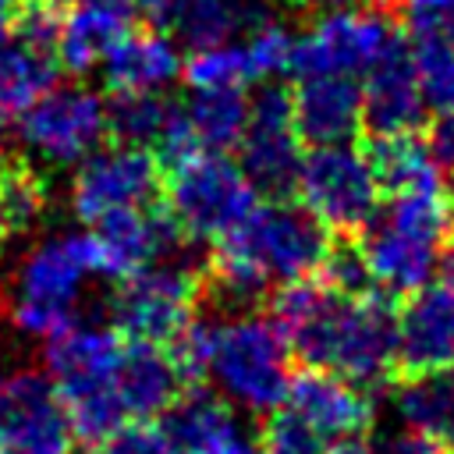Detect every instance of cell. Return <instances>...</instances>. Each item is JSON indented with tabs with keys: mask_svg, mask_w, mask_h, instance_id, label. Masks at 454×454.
Wrapping results in <instances>:
<instances>
[{
	"mask_svg": "<svg viewBox=\"0 0 454 454\" xmlns=\"http://www.w3.org/2000/svg\"><path fill=\"white\" fill-rule=\"evenodd\" d=\"M291 355L358 387H376L397 369V312L383 291L348 294L319 273L287 280L270 301Z\"/></svg>",
	"mask_w": 454,
	"mask_h": 454,
	"instance_id": "1",
	"label": "cell"
},
{
	"mask_svg": "<svg viewBox=\"0 0 454 454\" xmlns=\"http://www.w3.org/2000/svg\"><path fill=\"white\" fill-rule=\"evenodd\" d=\"M330 231L305 209L280 199L255 202L213 248L206 287L227 309H248L266 298L270 284L316 277L330 259Z\"/></svg>",
	"mask_w": 454,
	"mask_h": 454,
	"instance_id": "2",
	"label": "cell"
},
{
	"mask_svg": "<svg viewBox=\"0 0 454 454\" xmlns=\"http://www.w3.org/2000/svg\"><path fill=\"white\" fill-rule=\"evenodd\" d=\"M124 333L110 326H67L46 344V372L60 394L67 422L78 440L99 443L114 433L128 411L117 394V358Z\"/></svg>",
	"mask_w": 454,
	"mask_h": 454,
	"instance_id": "3",
	"label": "cell"
},
{
	"mask_svg": "<svg viewBox=\"0 0 454 454\" xmlns=\"http://www.w3.org/2000/svg\"><path fill=\"white\" fill-rule=\"evenodd\" d=\"M291 376V344L273 319L252 312L213 319L206 380L216 383L223 401L270 415L284 404Z\"/></svg>",
	"mask_w": 454,
	"mask_h": 454,
	"instance_id": "4",
	"label": "cell"
},
{
	"mask_svg": "<svg viewBox=\"0 0 454 454\" xmlns=\"http://www.w3.org/2000/svg\"><path fill=\"white\" fill-rule=\"evenodd\" d=\"M163 163V209L184 241H220L255 206V184L223 149H188Z\"/></svg>",
	"mask_w": 454,
	"mask_h": 454,
	"instance_id": "5",
	"label": "cell"
},
{
	"mask_svg": "<svg viewBox=\"0 0 454 454\" xmlns=\"http://www.w3.org/2000/svg\"><path fill=\"white\" fill-rule=\"evenodd\" d=\"M447 195H394L387 209L365 223L362 259L376 287L387 294H411L426 287L440 262V238L447 231Z\"/></svg>",
	"mask_w": 454,
	"mask_h": 454,
	"instance_id": "6",
	"label": "cell"
},
{
	"mask_svg": "<svg viewBox=\"0 0 454 454\" xmlns=\"http://www.w3.org/2000/svg\"><path fill=\"white\" fill-rule=\"evenodd\" d=\"M96 273L89 234H57L25 252L14 270L11 319L28 337H57L78 323V294Z\"/></svg>",
	"mask_w": 454,
	"mask_h": 454,
	"instance_id": "7",
	"label": "cell"
},
{
	"mask_svg": "<svg viewBox=\"0 0 454 454\" xmlns=\"http://www.w3.org/2000/svg\"><path fill=\"white\" fill-rule=\"evenodd\" d=\"M294 195L326 231L351 238L365 231V223L380 213L383 188L376 181L369 153L348 142H333L316 145L309 156H301Z\"/></svg>",
	"mask_w": 454,
	"mask_h": 454,
	"instance_id": "8",
	"label": "cell"
},
{
	"mask_svg": "<svg viewBox=\"0 0 454 454\" xmlns=\"http://www.w3.org/2000/svg\"><path fill=\"white\" fill-rule=\"evenodd\" d=\"M394 11L383 0L365 7L323 11L301 35H294V74H365L397 43Z\"/></svg>",
	"mask_w": 454,
	"mask_h": 454,
	"instance_id": "9",
	"label": "cell"
},
{
	"mask_svg": "<svg viewBox=\"0 0 454 454\" xmlns=\"http://www.w3.org/2000/svg\"><path fill=\"white\" fill-rule=\"evenodd\" d=\"M206 280L181 266H145L124 280L110 298L114 330L131 340L170 344L192 319L202 301Z\"/></svg>",
	"mask_w": 454,
	"mask_h": 454,
	"instance_id": "10",
	"label": "cell"
},
{
	"mask_svg": "<svg viewBox=\"0 0 454 454\" xmlns=\"http://www.w3.org/2000/svg\"><path fill=\"white\" fill-rule=\"evenodd\" d=\"M163 163L145 145H124L96 149L82 160L74 181H71V209L85 223H99L110 213L149 206L160 192Z\"/></svg>",
	"mask_w": 454,
	"mask_h": 454,
	"instance_id": "11",
	"label": "cell"
},
{
	"mask_svg": "<svg viewBox=\"0 0 454 454\" xmlns=\"http://www.w3.org/2000/svg\"><path fill=\"white\" fill-rule=\"evenodd\" d=\"M241 167L255 192L273 199L294 192L301 167V135L294 124V99L284 85H266L248 103V124L241 131Z\"/></svg>",
	"mask_w": 454,
	"mask_h": 454,
	"instance_id": "12",
	"label": "cell"
},
{
	"mask_svg": "<svg viewBox=\"0 0 454 454\" xmlns=\"http://www.w3.org/2000/svg\"><path fill=\"white\" fill-rule=\"evenodd\" d=\"M110 135L106 103L85 85L50 89L21 114V138L50 163H78Z\"/></svg>",
	"mask_w": 454,
	"mask_h": 454,
	"instance_id": "13",
	"label": "cell"
},
{
	"mask_svg": "<svg viewBox=\"0 0 454 454\" xmlns=\"http://www.w3.org/2000/svg\"><path fill=\"white\" fill-rule=\"evenodd\" d=\"M71 436L50 372L14 369L0 380V454H67Z\"/></svg>",
	"mask_w": 454,
	"mask_h": 454,
	"instance_id": "14",
	"label": "cell"
},
{
	"mask_svg": "<svg viewBox=\"0 0 454 454\" xmlns=\"http://www.w3.org/2000/svg\"><path fill=\"white\" fill-rule=\"evenodd\" d=\"M92 227H96V231H89L92 266H96V273L114 277V280H124V277L153 266L160 255H167V248H174L181 241V231L170 220V213L163 206L153 209V202L110 213Z\"/></svg>",
	"mask_w": 454,
	"mask_h": 454,
	"instance_id": "15",
	"label": "cell"
},
{
	"mask_svg": "<svg viewBox=\"0 0 454 454\" xmlns=\"http://www.w3.org/2000/svg\"><path fill=\"white\" fill-rule=\"evenodd\" d=\"M284 408L294 411L323 443L362 436L372 426V397L365 387L330 372V369H301L291 376Z\"/></svg>",
	"mask_w": 454,
	"mask_h": 454,
	"instance_id": "16",
	"label": "cell"
},
{
	"mask_svg": "<svg viewBox=\"0 0 454 454\" xmlns=\"http://www.w3.org/2000/svg\"><path fill=\"white\" fill-rule=\"evenodd\" d=\"M454 365V291L419 287L397 312V372H433Z\"/></svg>",
	"mask_w": 454,
	"mask_h": 454,
	"instance_id": "17",
	"label": "cell"
},
{
	"mask_svg": "<svg viewBox=\"0 0 454 454\" xmlns=\"http://www.w3.org/2000/svg\"><path fill=\"white\" fill-rule=\"evenodd\" d=\"M426 96L411 64V53L397 43L380 64L365 71L362 85V124L372 138L415 131L426 114Z\"/></svg>",
	"mask_w": 454,
	"mask_h": 454,
	"instance_id": "18",
	"label": "cell"
},
{
	"mask_svg": "<svg viewBox=\"0 0 454 454\" xmlns=\"http://www.w3.org/2000/svg\"><path fill=\"white\" fill-rule=\"evenodd\" d=\"M135 28V4L131 0H74L64 11L60 35H57V60L60 67L85 74L117 50V43Z\"/></svg>",
	"mask_w": 454,
	"mask_h": 454,
	"instance_id": "19",
	"label": "cell"
},
{
	"mask_svg": "<svg viewBox=\"0 0 454 454\" xmlns=\"http://www.w3.org/2000/svg\"><path fill=\"white\" fill-rule=\"evenodd\" d=\"M117 394L128 419H156L184 394V372L177 369L167 344L124 340L117 358Z\"/></svg>",
	"mask_w": 454,
	"mask_h": 454,
	"instance_id": "20",
	"label": "cell"
},
{
	"mask_svg": "<svg viewBox=\"0 0 454 454\" xmlns=\"http://www.w3.org/2000/svg\"><path fill=\"white\" fill-rule=\"evenodd\" d=\"M294 99V124L301 142L333 145L358 135L362 124V85L348 74H301Z\"/></svg>",
	"mask_w": 454,
	"mask_h": 454,
	"instance_id": "21",
	"label": "cell"
},
{
	"mask_svg": "<svg viewBox=\"0 0 454 454\" xmlns=\"http://www.w3.org/2000/svg\"><path fill=\"white\" fill-rule=\"evenodd\" d=\"M163 415L174 454H252V443L231 404L216 394H181Z\"/></svg>",
	"mask_w": 454,
	"mask_h": 454,
	"instance_id": "22",
	"label": "cell"
},
{
	"mask_svg": "<svg viewBox=\"0 0 454 454\" xmlns=\"http://www.w3.org/2000/svg\"><path fill=\"white\" fill-rule=\"evenodd\" d=\"M181 53L160 28H131L106 57L103 74L110 92H160L181 74Z\"/></svg>",
	"mask_w": 454,
	"mask_h": 454,
	"instance_id": "23",
	"label": "cell"
},
{
	"mask_svg": "<svg viewBox=\"0 0 454 454\" xmlns=\"http://www.w3.org/2000/svg\"><path fill=\"white\" fill-rule=\"evenodd\" d=\"M394 408L408 429L454 454V372H411L394 387Z\"/></svg>",
	"mask_w": 454,
	"mask_h": 454,
	"instance_id": "24",
	"label": "cell"
},
{
	"mask_svg": "<svg viewBox=\"0 0 454 454\" xmlns=\"http://www.w3.org/2000/svg\"><path fill=\"white\" fill-rule=\"evenodd\" d=\"M369 160L376 170V181L387 199L394 195H436L443 192L440 163L433 160L426 138L404 135H380L369 142Z\"/></svg>",
	"mask_w": 454,
	"mask_h": 454,
	"instance_id": "25",
	"label": "cell"
},
{
	"mask_svg": "<svg viewBox=\"0 0 454 454\" xmlns=\"http://www.w3.org/2000/svg\"><path fill=\"white\" fill-rule=\"evenodd\" d=\"M60 60L53 50L32 46L14 35V43H0V114H25L35 99H43L57 85Z\"/></svg>",
	"mask_w": 454,
	"mask_h": 454,
	"instance_id": "26",
	"label": "cell"
},
{
	"mask_svg": "<svg viewBox=\"0 0 454 454\" xmlns=\"http://www.w3.org/2000/svg\"><path fill=\"white\" fill-rule=\"evenodd\" d=\"M266 18L270 11L262 0H181L170 25L192 50H199L231 43L241 28H255Z\"/></svg>",
	"mask_w": 454,
	"mask_h": 454,
	"instance_id": "27",
	"label": "cell"
},
{
	"mask_svg": "<svg viewBox=\"0 0 454 454\" xmlns=\"http://www.w3.org/2000/svg\"><path fill=\"white\" fill-rule=\"evenodd\" d=\"M184 124L202 149H227L241 142L248 124V99L241 89H192V99L181 106Z\"/></svg>",
	"mask_w": 454,
	"mask_h": 454,
	"instance_id": "28",
	"label": "cell"
},
{
	"mask_svg": "<svg viewBox=\"0 0 454 454\" xmlns=\"http://www.w3.org/2000/svg\"><path fill=\"white\" fill-rule=\"evenodd\" d=\"M411 64L433 110L454 106V32L450 21L411 25Z\"/></svg>",
	"mask_w": 454,
	"mask_h": 454,
	"instance_id": "29",
	"label": "cell"
},
{
	"mask_svg": "<svg viewBox=\"0 0 454 454\" xmlns=\"http://www.w3.org/2000/svg\"><path fill=\"white\" fill-rule=\"evenodd\" d=\"M177 106L167 103L160 92H114V103L106 106L110 135L124 145H156L163 142Z\"/></svg>",
	"mask_w": 454,
	"mask_h": 454,
	"instance_id": "30",
	"label": "cell"
},
{
	"mask_svg": "<svg viewBox=\"0 0 454 454\" xmlns=\"http://www.w3.org/2000/svg\"><path fill=\"white\" fill-rule=\"evenodd\" d=\"M46 209V184L25 160H0V213L14 234H25Z\"/></svg>",
	"mask_w": 454,
	"mask_h": 454,
	"instance_id": "31",
	"label": "cell"
},
{
	"mask_svg": "<svg viewBox=\"0 0 454 454\" xmlns=\"http://www.w3.org/2000/svg\"><path fill=\"white\" fill-rule=\"evenodd\" d=\"M181 74L192 89H245V82H252L245 46H231V43L192 50Z\"/></svg>",
	"mask_w": 454,
	"mask_h": 454,
	"instance_id": "32",
	"label": "cell"
},
{
	"mask_svg": "<svg viewBox=\"0 0 454 454\" xmlns=\"http://www.w3.org/2000/svg\"><path fill=\"white\" fill-rule=\"evenodd\" d=\"M245 46V57H248V67H252V78H273L280 71H291V60H294V35L266 18L259 21L255 28H248V39L241 43Z\"/></svg>",
	"mask_w": 454,
	"mask_h": 454,
	"instance_id": "33",
	"label": "cell"
},
{
	"mask_svg": "<svg viewBox=\"0 0 454 454\" xmlns=\"http://www.w3.org/2000/svg\"><path fill=\"white\" fill-rule=\"evenodd\" d=\"M92 447H96L92 454H174V443H170L163 422H153V419L121 422L114 433H106Z\"/></svg>",
	"mask_w": 454,
	"mask_h": 454,
	"instance_id": "34",
	"label": "cell"
},
{
	"mask_svg": "<svg viewBox=\"0 0 454 454\" xmlns=\"http://www.w3.org/2000/svg\"><path fill=\"white\" fill-rule=\"evenodd\" d=\"M326 443L284 404L270 411L262 426V454H319Z\"/></svg>",
	"mask_w": 454,
	"mask_h": 454,
	"instance_id": "35",
	"label": "cell"
},
{
	"mask_svg": "<svg viewBox=\"0 0 454 454\" xmlns=\"http://www.w3.org/2000/svg\"><path fill=\"white\" fill-rule=\"evenodd\" d=\"M64 0H21L14 11V35L43 46V50H57V35H60V21H64Z\"/></svg>",
	"mask_w": 454,
	"mask_h": 454,
	"instance_id": "36",
	"label": "cell"
},
{
	"mask_svg": "<svg viewBox=\"0 0 454 454\" xmlns=\"http://www.w3.org/2000/svg\"><path fill=\"white\" fill-rule=\"evenodd\" d=\"M394 18H404L411 25H433V21H454V0H383Z\"/></svg>",
	"mask_w": 454,
	"mask_h": 454,
	"instance_id": "37",
	"label": "cell"
},
{
	"mask_svg": "<svg viewBox=\"0 0 454 454\" xmlns=\"http://www.w3.org/2000/svg\"><path fill=\"white\" fill-rule=\"evenodd\" d=\"M426 145L433 153V160L440 167L454 170V106L450 110H436V117L426 128Z\"/></svg>",
	"mask_w": 454,
	"mask_h": 454,
	"instance_id": "38",
	"label": "cell"
},
{
	"mask_svg": "<svg viewBox=\"0 0 454 454\" xmlns=\"http://www.w3.org/2000/svg\"><path fill=\"white\" fill-rule=\"evenodd\" d=\"M372 454H440V447L429 443L426 436H419L415 429H408V433H387L372 447Z\"/></svg>",
	"mask_w": 454,
	"mask_h": 454,
	"instance_id": "39",
	"label": "cell"
},
{
	"mask_svg": "<svg viewBox=\"0 0 454 454\" xmlns=\"http://www.w3.org/2000/svg\"><path fill=\"white\" fill-rule=\"evenodd\" d=\"M135 11H142L153 25H170L174 11H177V0H131Z\"/></svg>",
	"mask_w": 454,
	"mask_h": 454,
	"instance_id": "40",
	"label": "cell"
},
{
	"mask_svg": "<svg viewBox=\"0 0 454 454\" xmlns=\"http://www.w3.org/2000/svg\"><path fill=\"white\" fill-rule=\"evenodd\" d=\"M319 454H372V447H369L362 436H344V440L326 443Z\"/></svg>",
	"mask_w": 454,
	"mask_h": 454,
	"instance_id": "41",
	"label": "cell"
},
{
	"mask_svg": "<svg viewBox=\"0 0 454 454\" xmlns=\"http://www.w3.org/2000/svg\"><path fill=\"white\" fill-rule=\"evenodd\" d=\"M436 266H440V284L454 291V241L440 252V262H436Z\"/></svg>",
	"mask_w": 454,
	"mask_h": 454,
	"instance_id": "42",
	"label": "cell"
},
{
	"mask_svg": "<svg viewBox=\"0 0 454 454\" xmlns=\"http://www.w3.org/2000/svg\"><path fill=\"white\" fill-rule=\"evenodd\" d=\"M14 11H18L14 0H0V43L14 32Z\"/></svg>",
	"mask_w": 454,
	"mask_h": 454,
	"instance_id": "43",
	"label": "cell"
},
{
	"mask_svg": "<svg viewBox=\"0 0 454 454\" xmlns=\"http://www.w3.org/2000/svg\"><path fill=\"white\" fill-rule=\"evenodd\" d=\"M309 11H340V7H358L362 0H298Z\"/></svg>",
	"mask_w": 454,
	"mask_h": 454,
	"instance_id": "44",
	"label": "cell"
},
{
	"mask_svg": "<svg viewBox=\"0 0 454 454\" xmlns=\"http://www.w3.org/2000/svg\"><path fill=\"white\" fill-rule=\"evenodd\" d=\"M11 241V231H7V223H4V213H0V248Z\"/></svg>",
	"mask_w": 454,
	"mask_h": 454,
	"instance_id": "45",
	"label": "cell"
},
{
	"mask_svg": "<svg viewBox=\"0 0 454 454\" xmlns=\"http://www.w3.org/2000/svg\"><path fill=\"white\" fill-rule=\"evenodd\" d=\"M447 209H450V220H454V181H450V195H447Z\"/></svg>",
	"mask_w": 454,
	"mask_h": 454,
	"instance_id": "46",
	"label": "cell"
},
{
	"mask_svg": "<svg viewBox=\"0 0 454 454\" xmlns=\"http://www.w3.org/2000/svg\"><path fill=\"white\" fill-rule=\"evenodd\" d=\"M4 138H7V131H4V114H0V153H4Z\"/></svg>",
	"mask_w": 454,
	"mask_h": 454,
	"instance_id": "47",
	"label": "cell"
},
{
	"mask_svg": "<svg viewBox=\"0 0 454 454\" xmlns=\"http://www.w3.org/2000/svg\"><path fill=\"white\" fill-rule=\"evenodd\" d=\"M450 32H454V21H450Z\"/></svg>",
	"mask_w": 454,
	"mask_h": 454,
	"instance_id": "48",
	"label": "cell"
},
{
	"mask_svg": "<svg viewBox=\"0 0 454 454\" xmlns=\"http://www.w3.org/2000/svg\"><path fill=\"white\" fill-rule=\"evenodd\" d=\"M177 4H181V0H177Z\"/></svg>",
	"mask_w": 454,
	"mask_h": 454,
	"instance_id": "49",
	"label": "cell"
}]
</instances>
